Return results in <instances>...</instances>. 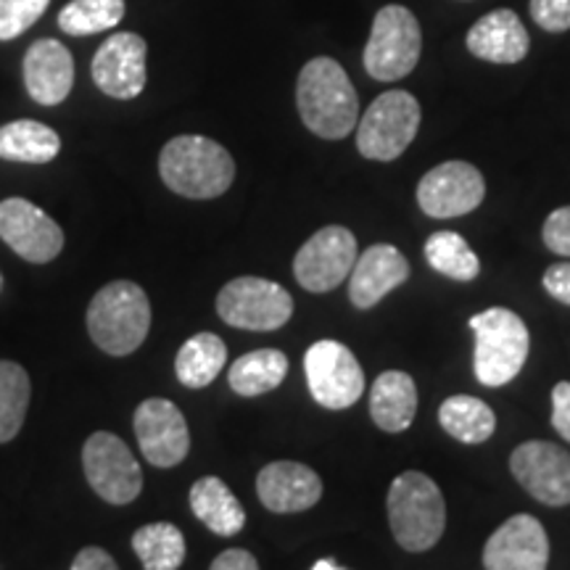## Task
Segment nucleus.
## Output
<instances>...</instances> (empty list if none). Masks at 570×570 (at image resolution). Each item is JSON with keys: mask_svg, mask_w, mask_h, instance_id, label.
Returning a JSON list of instances; mask_svg holds the SVG:
<instances>
[{"mask_svg": "<svg viewBox=\"0 0 570 570\" xmlns=\"http://www.w3.org/2000/svg\"><path fill=\"white\" fill-rule=\"evenodd\" d=\"M0 238L30 265H48L63 248V230L27 198L0 202Z\"/></svg>", "mask_w": 570, "mask_h": 570, "instance_id": "nucleus-13", "label": "nucleus"}, {"mask_svg": "<svg viewBox=\"0 0 570 570\" xmlns=\"http://www.w3.org/2000/svg\"><path fill=\"white\" fill-rule=\"evenodd\" d=\"M151 331V302L132 281L104 285L88 306V333L92 344L111 356H127L140 348Z\"/></svg>", "mask_w": 570, "mask_h": 570, "instance_id": "nucleus-3", "label": "nucleus"}, {"mask_svg": "<svg viewBox=\"0 0 570 570\" xmlns=\"http://www.w3.org/2000/svg\"><path fill=\"white\" fill-rule=\"evenodd\" d=\"M190 510L217 537H235L244 531L246 510L230 487L217 475H206L190 487Z\"/></svg>", "mask_w": 570, "mask_h": 570, "instance_id": "nucleus-23", "label": "nucleus"}, {"mask_svg": "<svg viewBox=\"0 0 570 570\" xmlns=\"http://www.w3.org/2000/svg\"><path fill=\"white\" fill-rule=\"evenodd\" d=\"M159 175L177 196L206 198L223 196L235 180V161L225 146L204 135H177L161 148Z\"/></svg>", "mask_w": 570, "mask_h": 570, "instance_id": "nucleus-2", "label": "nucleus"}, {"mask_svg": "<svg viewBox=\"0 0 570 570\" xmlns=\"http://www.w3.org/2000/svg\"><path fill=\"white\" fill-rule=\"evenodd\" d=\"M117 560L101 547H85L77 552V558L71 560V570H117Z\"/></svg>", "mask_w": 570, "mask_h": 570, "instance_id": "nucleus-37", "label": "nucleus"}, {"mask_svg": "<svg viewBox=\"0 0 570 570\" xmlns=\"http://www.w3.org/2000/svg\"><path fill=\"white\" fill-rule=\"evenodd\" d=\"M356 262V238L344 225H327L298 248L294 275L309 294H327L352 275Z\"/></svg>", "mask_w": 570, "mask_h": 570, "instance_id": "nucleus-11", "label": "nucleus"}, {"mask_svg": "<svg viewBox=\"0 0 570 570\" xmlns=\"http://www.w3.org/2000/svg\"><path fill=\"white\" fill-rule=\"evenodd\" d=\"M468 51L491 63H518L529 56L531 38L515 11L497 9L470 27Z\"/></svg>", "mask_w": 570, "mask_h": 570, "instance_id": "nucleus-21", "label": "nucleus"}, {"mask_svg": "<svg viewBox=\"0 0 570 570\" xmlns=\"http://www.w3.org/2000/svg\"><path fill=\"white\" fill-rule=\"evenodd\" d=\"M30 375L17 362L0 360V444L17 439L30 410Z\"/></svg>", "mask_w": 570, "mask_h": 570, "instance_id": "nucleus-30", "label": "nucleus"}, {"mask_svg": "<svg viewBox=\"0 0 570 570\" xmlns=\"http://www.w3.org/2000/svg\"><path fill=\"white\" fill-rule=\"evenodd\" d=\"M217 315L240 331H277L294 315V298L281 283L265 277H235L219 291Z\"/></svg>", "mask_w": 570, "mask_h": 570, "instance_id": "nucleus-8", "label": "nucleus"}, {"mask_svg": "<svg viewBox=\"0 0 570 570\" xmlns=\"http://www.w3.org/2000/svg\"><path fill=\"white\" fill-rule=\"evenodd\" d=\"M82 468L90 489L109 504H130L142 491V470L119 436L96 431L82 446Z\"/></svg>", "mask_w": 570, "mask_h": 570, "instance_id": "nucleus-10", "label": "nucleus"}, {"mask_svg": "<svg viewBox=\"0 0 570 570\" xmlns=\"http://www.w3.org/2000/svg\"><path fill=\"white\" fill-rule=\"evenodd\" d=\"M410 262L391 244H375L356 256L348 275V298L356 309H373L391 291L407 283Z\"/></svg>", "mask_w": 570, "mask_h": 570, "instance_id": "nucleus-19", "label": "nucleus"}, {"mask_svg": "<svg viewBox=\"0 0 570 570\" xmlns=\"http://www.w3.org/2000/svg\"><path fill=\"white\" fill-rule=\"evenodd\" d=\"M531 17L541 30H570V0H531Z\"/></svg>", "mask_w": 570, "mask_h": 570, "instance_id": "nucleus-33", "label": "nucleus"}, {"mask_svg": "<svg viewBox=\"0 0 570 570\" xmlns=\"http://www.w3.org/2000/svg\"><path fill=\"white\" fill-rule=\"evenodd\" d=\"M312 570H344V566H338L336 560L325 558V560H317L315 566H312Z\"/></svg>", "mask_w": 570, "mask_h": 570, "instance_id": "nucleus-39", "label": "nucleus"}, {"mask_svg": "<svg viewBox=\"0 0 570 570\" xmlns=\"http://www.w3.org/2000/svg\"><path fill=\"white\" fill-rule=\"evenodd\" d=\"M487 198L481 169L468 161H444L433 167L417 185V204L428 217L452 219L479 209Z\"/></svg>", "mask_w": 570, "mask_h": 570, "instance_id": "nucleus-12", "label": "nucleus"}, {"mask_svg": "<svg viewBox=\"0 0 570 570\" xmlns=\"http://www.w3.org/2000/svg\"><path fill=\"white\" fill-rule=\"evenodd\" d=\"M259 562L252 552L246 550H227L223 554H217L212 562V570H256Z\"/></svg>", "mask_w": 570, "mask_h": 570, "instance_id": "nucleus-38", "label": "nucleus"}, {"mask_svg": "<svg viewBox=\"0 0 570 570\" xmlns=\"http://www.w3.org/2000/svg\"><path fill=\"white\" fill-rule=\"evenodd\" d=\"M428 265L441 273L449 281L470 283L481 275V262L473 248L460 233L439 230L425 240L423 248Z\"/></svg>", "mask_w": 570, "mask_h": 570, "instance_id": "nucleus-28", "label": "nucleus"}, {"mask_svg": "<svg viewBox=\"0 0 570 570\" xmlns=\"http://www.w3.org/2000/svg\"><path fill=\"white\" fill-rule=\"evenodd\" d=\"M475 333L473 367L479 383L489 389H502L515 381L529 360L531 336L523 317L504 306H491L470 317Z\"/></svg>", "mask_w": 570, "mask_h": 570, "instance_id": "nucleus-5", "label": "nucleus"}, {"mask_svg": "<svg viewBox=\"0 0 570 570\" xmlns=\"http://www.w3.org/2000/svg\"><path fill=\"white\" fill-rule=\"evenodd\" d=\"M51 0H0V40L24 35L46 13Z\"/></svg>", "mask_w": 570, "mask_h": 570, "instance_id": "nucleus-32", "label": "nucleus"}, {"mask_svg": "<svg viewBox=\"0 0 570 570\" xmlns=\"http://www.w3.org/2000/svg\"><path fill=\"white\" fill-rule=\"evenodd\" d=\"M125 0H71L59 13V27L67 35H98L125 19Z\"/></svg>", "mask_w": 570, "mask_h": 570, "instance_id": "nucleus-31", "label": "nucleus"}, {"mask_svg": "<svg viewBox=\"0 0 570 570\" xmlns=\"http://www.w3.org/2000/svg\"><path fill=\"white\" fill-rule=\"evenodd\" d=\"M256 494L269 512L291 515V512L312 510L323 497V481L312 468L302 462H269L256 475Z\"/></svg>", "mask_w": 570, "mask_h": 570, "instance_id": "nucleus-18", "label": "nucleus"}, {"mask_svg": "<svg viewBox=\"0 0 570 570\" xmlns=\"http://www.w3.org/2000/svg\"><path fill=\"white\" fill-rule=\"evenodd\" d=\"M296 104L306 130L323 140H341L360 122V98L336 59L317 56L302 69Z\"/></svg>", "mask_w": 570, "mask_h": 570, "instance_id": "nucleus-1", "label": "nucleus"}, {"mask_svg": "<svg viewBox=\"0 0 570 570\" xmlns=\"http://www.w3.org/2000/svg\"><path fill=\"white\" fill-rule=\"evenodd\" d=\"M148 46L135 32H114L92 59V82L104 96L132 101L146 90Z\"/></svg>", "mask_w": 570, "mask_h": 570, "instance_id": "nucleus-16", "label": "nucleus"}, {"mask_svg": "<svg viewBox=\"0 0 570 570\" xmlns=\"http://www.w3.org/2000/svg\"><path fill=\"white\" fill-rule=\"evenodd\" d=\"M389 523L402 550L425 552L436 547L446 529V502L436 481L417 470L396 475L389 489Z\"/></svg>", "mask_w": 570, "mask_h": 570, "instance_id": "nucleus-4", "label": "nucleus"}, {"mask_svg": "<svg viewBox=\"0 0 570 570\" xmlns=\"http://www.w3.org/2000/svg\"><path fill=\"white\" fill-rule=\"evenodd\" d=\"M439 423L452 439L462 444H483L497 428V415L481 399L468 394H454L444 399L439 407Z\"/></svg>", "mask_w": 570, "mask_h": 570, "instance_id": "nucleus-27", "label": "nucleus"}, {"mask_svg": "<svg viewBox=\"0 0 570 570\" xmlns=\"http://www.w3.org/2000/svg\"><path fill=\"white\" fill-rule=\"evenodd\" d=\"M417 98L407 90L381 92L356 127V151L370 161H394L410 148L420 130Z\"/></svg>", "mask_w": 570, "mask_h": 570, "instance_id": "nucleus-6", "label": "nucleus"}, {"mask_svg": "<svg viewBox=\"0 0 570 570\" xmlns=\"http://www.w3.org/2000/svg\"><path fill=\"white\" fill-rule=\"evenodd\" d=\"M61 151V138L53 127L35 122V119H19L0 127V159L24 161V164H48Z\"/></svg>", "mask_w": 570, "mask_h": 570, "instance_id": "nucleus-25", "label": "nucleus"}, {"mask_svg": "<svg viewBox=\"0 0 570 570\" xmlns=\"http://www.w3.org/2000/svg\"><path fill=\"white\" fill-rule=\"evenodd\" d=\"M423 53V32L417 17L404 6H383L375 13L365 46V69L373 80L394 82L417 67Z\"/></svg>", "mask_w": 570, "mask_h": 570, "instance_id": "nucleus-7", "label": "nucleus"}, {"mask_svg": "<svg viewBox=\"0 0 570 570\" xmlns=\"http://www.w3.org/2000/svg\"><path fill=\"white\" fill-rule=\"evenodd\" d=\"M132 550L146 570H175L185 560V537L173 523H148L132 533Z\"/></svg>", "mask_w": 570, "mask_h": 570, "instance_id": "nucleus-29", "label": "nucleus"}, {"mask_svg": "<svg viewBox=\"0 0 570 570\" xmlns=\"http://www.w3.org/2000/svg\"><path fill=\"white\" fill-rule=\"evenodd\" d=\"M370 415L386 433H404L417 415V386L412 375L402 370H389L377 375L370 391Z\"/></svg>", "mask_w": 570, "mask_h": 570, "instance_id": "nucleus-22", "label": "nucleus"}, {"mask_svg": "<svg viewBox=\"0 0 570 570\" xmlns=\"http://www.w3.org/2000/svg\"><path fill=\"white\" fill-rule=\"evenodd\" d=\"M304 373L309 394L325 410H348L365 394V373L352 348L323 338L304 354Z\"/></svg>", "mask_w": 570, "mask_h": 570, "instance_id": "nucleus-9", "label": "nucleus"}, {"mask_svg": "<svg viewBox=\"0 0 570 570\" xmlns=\"http://www.w3.org/2000/svg\"><path fill=\"white\" fill-rule=\"evenodd\" d=\"M227 365V346L217 333H196L180 346L175 360L177 381L185 389H206Z\"/></svg>", "mask_w": 570, "mask_h": 570, "instance_id": "nucleus-26", "label": "nucleus"}, {"mask_svg": "<svg viewBox=\"0 0 570 570\" xmlns=\"http://www.w3.org/2000/svg\"><path fill=\"white\" fill-rule=\"evenodd\" d=\"M288 375V356L281 348H256L230 365L227 383L238 396H262L275 391Z\"/></svg>", "mask_w": 570, "mask_h": 570, "instance_id": "nucleus-24", "label": "nucleus"}, {"mask_svg": "<svg viewBox=\"0 0 570 570\" xmlns=\"http://www.w3.org/2000/svg\"><path fill=\"white\" fill-rule=\"evenodd\" d=\"M140 452L154 468H175L188 458L190 433L180 407L169 399H146L132 417Z\"/></svg>", "mask_w": 570, "mask_h": 570, "instance_id": "nucleus-14", "label": "nucleus"}, {"mask_svg": "<svg viewBox=\"0 0 570 570\" xmlns=\"http://www.w3.org/2000/svg\"><path fill=\"white\" fill-rule=\"evenodd\" d=\"M24 85L32 101L40 106H59L67 101L75 85V59L59 40L32 42L24 56Z\"/></svg>", "mask_w": 570, "mask_h": 570, "instance_id": "nucleus-20", "label": "nucleus"}, {"mask_svg": "<svg viewBox=\"0 0 570 570\" xmlns=\"http://www.w3.org/2000/svg\"><path fill=\"white\" fill-rule=\"evenodd\" d=\"M510 470L520 487L541 504H570V454L552 441H525L510 454Z\"/></svg>", "mask_w": 570, "mask_h": 570, "instance_id": "nucleus-15", "label": "nucleus"}, {"mask_svg": "<svg viewBox=\"0 0 570 570\" xmlns=\"http://www.w3.org/2000/svg\"><path fill=\"white\" fill-rule=\"evenodd\" d=\"M544 244L550 252L560 256H570V206H560L554 209L544 223Z\"/></svg>", "mask_w": 570, "mask_h": 570, "instance_id": "nucleus-34", "label": "nucleus"}, {"mask_svg": "<svg viewBox=\"0 0 570 570\" xmlns=\"http://www.w3.org/2000/svg\"><path fill=\"white\" fill-rule=\"evenodd\" d=\"M552 428L570 441V381H560L552 391Z\"/></svg>", "mask_w": 570, "mask_h": 570, "instance_id": "nucleus-35", "label": "nucleus"}, {"mask_svg": "<svg viewBox=\"0 0 570 570\" xmlns=\"http://www.w3.org/2000/svg\"><path fill=\"white\" fill-rule=\"evenodd\" d=\"M0 285H3V275H0Z\"/></svg>", "mask_w": 570, "mask_h": 570, "instance_id": "nucleus-40", "label": "nucleus"}, {"mask_svg": "<svg viewBox=\"0 0 570 570\" xmlns=\"http://www.w3.org/2000/svg\"><path fill=\"white\" fill-rule=\"evenodd\" d=\"M544 288L554 302L570 306V265L568 262H560V265H552L544 273Z\"/></svg>", "mask_w": 570, "mask_h": 570, "instance_id": "nucleus-36", "label": "nucleus"}, {"mask_svg": "<svg viewBox=\"0 0 570 570\" xmlns=\"http://www.w3.org/2000/svg\"><path fill=\"white\" fill-rule=\"evenodd\" d=\"M550 562V539L533 515L504 520L483 547V568L489 570H544Z\"/></svg>", "mask_w": 570, "mask_h": 570, "instance_id": "nucleus-17", "label": "nucleus"}]
</instances>
